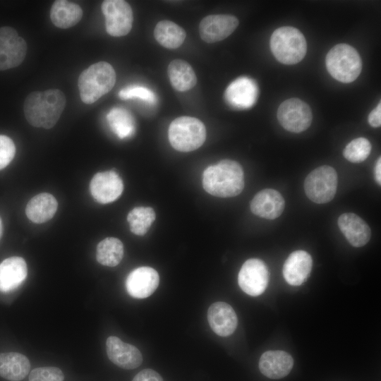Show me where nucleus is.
<instances>
[{
  "instance_id": "c756f323",
  "label": "nucleus",
  "mask_w": 381,
  "mask_h": 381,
  "mask_svg": "<svg viewBox=\"0 0 381 381\" xmlns=\"http://www.w3.org/2000/svg\"><path fill=\"white\" fill-rule=\"evenodd\" d=\"M156 214L150 207H137L131 210L127 216V221L132 233L138 236L145 235L153 222Z\"/></svg>"
},
{
  "instance_id": "e433bc0d",
  "label": "nucleus",
  "mask_w": 381,
  "mask_h": 381,
  "mask_svg": "<svg viewBox=\"0 0 381 381\" xmlns=\"http://www.w3.org/2000/svg\"><path fill=\"white\" fill-rule=\"evenodd\" d=\"M375 176L377 183H381V158L379 157L375 167Z\"/></svg>"
},
{
  "instance_id": "ddd939ff",
  "label": "nucleus",
  "mask_w": 381,
  "mask_h": 381,
  "mask_svg": "<svg viewBox=\"0 0 381 381\" xmlns=\"http://www.w3.org/2000/svg\"><path fill=\"white\" fill-rule=\"evenodd\" d=\"M238 25V20L234 16L210 15L200 23V36L203 41L208 43L219 42L229 37Z\"/></svg>"
},
{
  "instance_id": "7c9ffc66",
  "label": "nucleus",
  "mask_w": 381,
  "mask_h": 381,
  "mask_svg": "<svg viewBox=\"0 0 381 381\" xmlns=\"http://www.w3.org/2000/svg\"><path fill=\"white\" fill-rule=\"evenodd\" d=\"M372 149L370 141L365 138L351 140L344 148V157L353 163H360L367 159Z\"/></svg>"
},
{
  "instance_id": "4be33fe9",
  "label": "nucleus",
  "mask_w": 381,
  "mask_h": 381,
  "mask_svg": "<svg viewBox=\"0 0 381 381\" xmlns=\"http://www.w3.org/2000/svg\"><path fill=\"white\" fill-rule=\"evenodd\" d=\"M27 265L21 257H11L0 263V291L17 289L26 279Z\"/></svg>"
},
{
  "instance_id": "9b49d317",
  "label": "nucleus",
  "mask_w": 381,
  "mask_h": 381,
  "mask_svg": "<svg viewBox=\"0 0 381 381\" xmlns=\"http://www.w3.org/2000/svg\"><path fill=\"white\" fill-rule=\"evenodd\" d=\"M269 276L267 267L262 260L250 258L243 264L238 272V283L246 294L257 296L265 291Z\"/></svg>"
},
{
  "instance_id": "f8f14e48",
  "label": "nucleus",
  "mask_w": 381,
  "mask_h": 381,
  "mask_svg": "<svg viewBox=\"0 0 381 381\" xmlns=\"http://www.w3.org/2000/svg\"><path fill=\"white\" fill-rule=\"evenodd\" d=\"M90 190L95 200L107 204L119 198L123 190V183L116 171L99 172L92 177Z\"/></svg>"
},
{
  "instance_id": "2f4dec72",
  "label": "nucleus",
  "mask_w": 381,
  "mask_h": 381,
  "mask_svg": "<svg viewBox=\"0 0 381 381\" xmlns=\"http://www.w3.org/2000/svg\"><path fill=\"white\" fill-rule=\"evenodd\" d=\"M119 97L121 99H138L150 104H156L157 100L154 92L139 85H131L121 90Z\"/></svg>"
},
{
  "instance_id": "6e6552de",
  "label": "nucleus",
  "mask_w": 381,
  "mask_h": 381,
  "mask_svg": "<svg viewBox=\"0 0 381 381\" xmlns=\"http://www.w3.org/2000/svg\"><path fill=\"white\" fill-rule=\"evenodd\" d=\"M107 33L113 37L126 35L133 25V16L131 6L123 0H106L102 4Z\"/></svg>"
},
{
  "instance_id": "cd10ccee",
  "label": "nucleus",
  "mask_w": 381,
  "mask_h": 381,
  "mask_svg": "<svg viewBox=\"0 0 381 381\" xmlns=\"http://www.w3.org/2000/svg\"><path fill=\"white\" fill-rule=\"evenodd\" d=\"M155 40L162 46L168 49H176L179 47L186 38L185 30L168 20L159 21L154 30Z\"/></svg>"
},
{
  "instance_id": "aec40b11",
  "label": "nucleus",
  "mask_w": 381,
  "mask_h": 381,
  "mask_svg": "<svg viewBox=\"0 0 381 381\" xmlns=\"http://www.w3.org/2000/svg\"><path fill=\"white\" fill-rule=\"evenodd\" d=\"M338 226L353 247H362L370 240L371 230L368 224L354 213H344L338 218Z\"/></svg>"
},
{
  "instance_id": "6ab92c4d",
  "label": "nucleus",
  "mask_w": 381,
  "mask_h": 381,
  "mask_svg": "<svg viewBox=\"0 0 381 381\" xmlns=\"http://www.w3.org/2000/svg\"><path fill=\"white\" fill-rule=\"evenodd\" d=\"M312 265V258L306 251H294L284 263L282 268L284 278L289 284L299 286L310 275Z\"/></svg>"
},
{
  "instance_id": "a211bd4d",
  "label": "nucleus",
  "mask_w": 381,
  "mask_h": 381,
  "mask_svg": "<svg viewBox=\"0 0 381 381\" xmlns=\"http://www.w3.org/2000/svg\"><path fill=\"white\" fill-rule=\"evenodd\" d=\"M285 206L284 199L276 190L267 188L258 192L250 202L251 212L260 217L274 219L279 217Z\"/></svg>"
},
{
  "instance_id": "a878e982",
  "label": "nucleus",
  "mask_w": 381,
  "mask_h": 381,
  "mask_svg": "<svg viewBox=\"0 0 381 381\" xmlns=\"http://www.w3.org/2000/svg\"><path fill=\"white\" fill-rule=\"evenodd\" d=\"M168 75L172 87L185 92L197 83L196 75L191 66L182 59H174L168 66Z\"/></svg>"
},
{
  "instance_id": "20e7f679",
  "label": "nucleus",
  "mask_w": 381,
  "mask_h": 381,
  "mask_svg": "<svg viewBox=\"0 0 381 381\" xmlns=\"http://www.w3.org/2000/svg\"><path fill=\"white\" fill-rule=\"evenodd\" d=\"M270 49L279 62L291 65L300 62L304 58L307 44L303 35L298 29L284 26L273 32Z\"/></svg>"
},
{
  "instance_id": "2eb2a0df",
  "label": "nucleus",
  "mask_w": 381,
  "mask_h": 381,
  "mask_svg": "<svg viewBox=\"0 0 381 381\" xmlns=\"http://www.w3.org/2000/svg\"><path fill=\"white\" fill-rule=\"evenodd\" d=\"M159 282V274L155 269L140 267L129 273L126 280V288L132 297L145 298L154 293Z\"/></svg>"
},
{
  "instance_id": "1a4fd4ad",
  "label": "nucleus",
  "mask_w": 381,
  "mask_h": 381,
  "mask_svg": "<svg viewBox=\"0 0 381 381\" xmlns=\"http://www.w3.org/2000/svg\"><path fill=\"white\" fill-rule=\"evenodd\" d=\"M277 116L282 127L292 133L306 131L312 121L310 107L298 98L283 102L278 108Z\"/></svg>"
},
{
  "instance_id": "393cba45",
  "label": "nucleus",
  "mask_w": 381,
  "mask_h": 381,
  "mask_svg": "<svg viewBox=\"0 0 381 381\" xmlns=\"http://www.w3.org/2000/svg\"><path fill=\"white\" fill-rule=\"evenodd\" d=\"M83 17V10L75 3L66 1H55L50 10V18L57 28L67 29L76 25Z\"/></svg>"
},
{
  "instance_id": "9d476101",
  "label": "nucleus",
  "mask_w": 381,
  "mask_h": 381,
  "mask_svg": "<svg viewBox=\"0 0 381 381\" xmlns=\"http://www.w3.org/2000/svg\"><path fill=\"white\" fill-rule=\"evenodd\" d=\"M26 52L25 41L14 28H0V71L19 66L25 59Z\"/></svg>"
},
{
  "instance_id": "f03ea898",
  "label": "nucleus",
  "mask_w": 381,
  "mask_h": 381,
  "mask_svg": "<svg viewBox=\"0 0 381 381\" xmlns=\"http://www.w3.org/2000/svg\"><path fill=\"white\" fill-rule=\"evenodd\" d=\"M202 186L206 192L220 198L240 194L244 187L242 167L236 161L223 159L207 167L202 174Z\"/></svg>"
},
{
  "instance_id": "4468645a",
  "label": "nucleus",
  "mask_w": 381,
  "mask_h": 381,
  "mask_svg": "<svg viewBox=\"0 0 381 381\" xmlns=\"http://www.w3.org/2000/svg\"><path fill=\"white\" fill-rule=\"evenodd\" d=\"M258 86L248 77H239L227 87L224 97L227 103L236 109H245L254 105L258 97Z\"/></svg>"
},
{
  "instance_id": "c9c22d12",
  "label": "nucleus",
  "mask_w": 381,
  "mask_h": 381,
  "mask_svg": "<svg viewBox=\"0 0 381 381\" xmlns=\"http://www.w3.org/2000/svg\"><path fill=\"white\" fill-rule=\"evenodd\" d=\"M369 124L375 128L379 127L381 125V105L380 102L377 106L371 111L368 116Z\"/></svg>"
},
{
  "instance_id": "39448f33",
  "label": "nucleus",
  "mask_w": 381,
  "mask_h": 381,
  "mask_svg": "<svg viewBox=\"0 0 381 381\" xmlns=\"http://www.w3.org/2000/svg\"><path fill=\"white\" fill-rule=\"evenodd\" d=\"M325 62L329 74L345 83L355 80L362 69L359 54L347 44H339L332 47L326 56Z\"/></svg>"
},
{
  "instance_id": "72a5a7b5",
  "label": "nucleus",
  "mask_w": 381,
  "mask_h": 381,
  "mask_svg": "<svg viewBox=\"0 0 381 381\" xmlns=\"http://www.w3.org/2000/svg\"><path fill=\"white\" fill-rule=\"evenodd\" d=\"M16 154V147L8 136L0 135V170L8 166Z\"/></svg>"
},
{
  "instance_id": "bb28decb",
  "label": "nucleus",
  "mask_w": 381,
  "mask_h": 381,
  "mask_svg": "<svg viewBox=\"0 0 381 381\" xmlns=\"http://www.w3.org/2000/svg\"><path fill=\"white\" fill-rule=\"evenodd\" d=\"M107 120L111 131L120 139L131 138L135 133V119L124 108H112L107 115Z\"/></svg>"
},
{
  "instance_id": "f3484780",
  "label": "nucleus",
  "mask_w": 381,
  "mask_h": 381,
  "mask_svg": "<svg viewBox=\"0 0 381 381\" xmlns=\"http://www.w3.org/2000/svg\"><path fill=\"white\" fill-rule=\"evenodd\" d=\"M207 320L212 331L221 337L233 334L238 325L237 316L233 308L221 301L215 302L209 307Z\"/></svg>"
},
{
  "instance_id": "f257e3e1",
  "label": "nucleus",
  "mask_w": 381,
  "mask_h": 381,
  "mask_svg": "<svg viewBox=\"0 0 381 381\" xmlns=\"http://www.w3.org/2000/svg\"><path fill=\"white\" fill-rule=\"evenodd\" d=\"M66 106L64 94L58 89L32 92L24 102V114L32 126L49 129L55 126Z\"/></svg>"
},
{
  "instance_id": "b1692460",
  "label": "nucleus",
  "mask_w": 381,
  "mask_h": 381,
  "mask_svg": "<svg viewBox=\"0 0 381 381\" xmlns=\"http://www.w3.org/2000/svg\"><path fill=\"white\" fill-rule=\"evenodd\" d=\"M30 370L28 358L16 352L0 353V376L11 380L20 381Z\"/></svg>"
},
{
  "instance_id": "473e14b6",
  "label": "nucleus",
  "mask_w": 381,
  "mask_h": 381,
  "mask_svg": "<svg viewBox=\"0 0 381 381\" xmlns=\"http://www.w3.org/2000/svg\"><path fill=\"white\" fill-rule=\"evenodd\" d=\"M63 372L56 367H40L33 369L29 381H64Z\"/></svg>"
},
{
  "instance_id": "7ed1b4c3",
  "label": "nucleus",
  "mask_w": 381,
  "mask_h": 381,
  "mask_svg": "<svg viewBox=\"0 0 381 381\" xmlns=\"http://www.w3.org/2000/svg\"><path fill=\"white\" fill-rule=\"evenodd\" d=\"M116 80V72L109 63L99 61L91 65L78 80L81 100L87 104L94 103L113 88Z\"/></svg>"
},
{
  "instance_id": "412c9836",
  "label": "nucleus",
  "mask_w": 381,
  "mask_h": 381,
  "mask_svg": "<svg viewBox=\"0 0 381 381\" xmlns=\"http://www.w3.org/2000/svg\"><path fill=\"white\" fill-rule=\"evenodd\" d=\"M293 365L291 356L280 350L267 351L262 353L259 361L260 372L271 379H280L286 376Z\"/></svg>"
},
{
  "instance_id": "4c0bfd02",
  "label": "nucleus",
  "mask_w": 381,
  "mask_h": 381,
  "mask_svg": "<svg viewBox=\"0 0 381 381\" xmlns=\"http://www.w3.org/2000/svg\"><path fill=\"white\" fill-rule=\"evenodd\" d=\"M1 234H2V222H1V219L0 218V237L1 236Z\"/></svg>"
},
{
  "instance_id": "dca6fc26",
  "label": "nucleus",
  "mask_w": 381,
  "mask_h": 381,
  "mask_svg": "<svg viewBox=\"0 0 381 381\" xmlns=\"http://www.w3.org/2000/svg\"><path fill=\"white\" fill-rule=\"evenodd\" d=\"M106 350L109 360L123 369L136 368L143 362L142 354L138 348L122 341L114 336H110L107 338Z\"/></svg>"
},
{
  "instance_id": "5701e85b",
  "label": "nucleus",
  "mask_w": 381,
  "mask_h": 381,
  "mask_svg": "<svg viewBox=\"0 0 381 381\" xmlns=\"http://www.w3.org/2000/svg\"><path fill=\"white\" fill-rule=\"evenodd\" d=\"M58 202L50 193H42L34 196L27 204L25 214L34 223H44L55 214Z\"/></svg>"
},
{
  "instance_id": "f704fd0d",
  "label": "nucleus",
  "mask_w": 381,
  "mask_h": 381,
  "mask_svg": "<svg viewBox=\"0 0 381 381\" xmlns=\"http://www.w3.org/2000/svg\"><path fill=\"white\" fill-rule=\"evenodd\" d=\"M132 381H163L160 375L154 370L144 369L139 372Z\"/></svg>"
},
{
  "instance_id": "423d86ee",
  "label": "nucleus",
  "mask_w": 381,
  "mask_h": 381,
  "mask_svg": "<svg viewBox=\"0 0 381 381\" xmlns=\"http://www.w3.org/2000/svg\"><path fill=\"white\" fill-rule=\"evenodd\" d=\"M168 138L171 146L180 152H190L199 148L206 138L203 123L191 116H180L169 125Z\"/></svg>"
},
{
  "instance_id": "c85d7f7f",
  "label": "nucleus",
  "mask_w": 381,
  "mask_h": 381,
  "mask_svg": "<svg viewBox=\"0 0 381 381\" xmlns=\"http://www.w3.org/2000/svg\"><path fill=\"white\" fill-rule=\"evenodd\" d=\"M123 256V246L119 238L108 237L97 244L96 258L102 265L116 266L121 261Z\"/></svg>"
},
{
  "instance_id": "0eeeda50",
  "label": "nucleus",
  "mask_w": 381,
  "mask_h": 381,
  "mask_svg": "<svg viewBox=\"0 0 381 381\" xmlns=\"http://www.w3.org/2000/svg\"><path fill=\"white\" fill-rule=\"evenodd\" d=\"M338 177L335 169L327 165L313 170L306 178L304 190L313 202L324 204L331 201L337 192Z\"/></svg>"
}]
</instances>
